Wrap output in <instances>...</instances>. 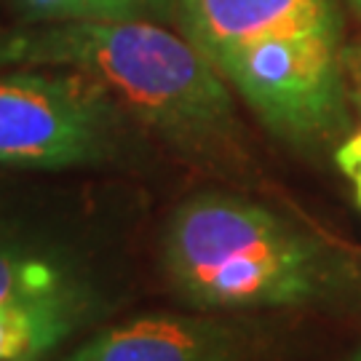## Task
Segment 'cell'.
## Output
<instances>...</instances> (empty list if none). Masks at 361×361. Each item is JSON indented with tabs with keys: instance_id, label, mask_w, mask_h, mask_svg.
Returning a JSON list of instances; mask_svg holds the SVG:
<instances>
[{
	"instance_id": "1",
	"label": "cell",
	"mask_w": 361,
	"mask_h": 361,
	"mask_svg": "<svg viewBox=\"0 0 361 361\" xmlns=\"http://www.w3.org/2000/svg\"><path fill=\"white\" fill-rule=\"evenodd\" d=\"M67 67L94 78L129 118L188 158L241 155L235 94L180 30L150 19L0 27V70Z\"/></svg>"
},
{
	"instance_id": "2",
	"label": "cell",
	"mask_w": 361,
	"mask_h": 361,
	"mask_svg": "<svg viewBox=\"0 0 361 361\" xmlns=\"http://www.w3.org/2000/svg\"><path fill=\"white\" fill-rule=\"evenodd\" d=\"M161 259L169 286L198 310L292 308L322 295L319 241L246 195L201 190L171 212Z\"/></svg>"
},
{
	"instance_id": "3",
	"label": "cell",
	"mask_w": 361,
	"mask_h": 361,
	"mask_svg": "<svg viewBox=\"0 0 361 361\" xmlns=\"http://www.w3.org/2000/svg\"><path fill=\"white\" fill-rule=\"evenodd\" d=\"M142 131L94 78L67 67L0 70V166L67 171L116 164Z\"/></svg>"
},
{
	"instance_id": "4",
	"label": "cell",
	"mask_w": 361,
	"mask_h": 361,
	"mask_svg": "<svg viewBox=\"0 0 361 361\" xmlns=\"http://www.w3.org/2000/svg\"><path fill=\"white\" fill-rule=\"evenodd\" d=\"M343 38L289 35L238 46L212 65L262 126L289 142H319L348 126Z\"/></svg>"
},
{
	"instance_id": "5",
	"label": "cell",
	"mask_w": 361,
	"mask_h": 361,
	"mask_svg": "<svg viewBox=\"0 0 361 361\" xmlns=\"http://www.w3.org/2000/svg\"><path fill=\"white\" fill-rule=\"evenodd\" d=\"M174 22L209 62L268 38H343L337 0H177Z\"/></svg>"
},
{
	"instance_id": "6",
	"label": "cell",
	"mask_w": 361,
	"mask_h": 361,
	"mask_svg": "<svg viewBox=\"0 0 361 361\" xmlns=\"http://www.w3.org/2000/svg\"><path fill=\"white\" fill-rule=\"evenodd\" d=\"M244 335L225 322L145 313L104 326L56 361H238Z\"/></svg>"
},
{
	"instance_id": "7",
	"label": "cell",
	"mask_w": 361,
	"mask_h": 361,
	"mask_svg": "<svg viewBox=\"0 0 361 361\" xmlns=\"http://www.w3.org/2000/svg\"><path fill=\"white\" fill-rule=\"evenodd\" d=\"M0 305H67L97 313L99 297L73 249L46 233L0 222Z\"/></svg>"
},
{
	"instance_id": "8",
	"label": "cell",
	"mask_w": 361,
	"mask_h": 361,
	"mask_svg": "<svg viewBox=\"0 0 361 361\" xmlns=\"http://www.w3.org/2000/svg\"><path fill=\"white\" fill-rule=\"evenodd\" d=\"M91 316L67 305H0V361H40Z\"/></svg>"
},
{
	"instance_id": "9",
	"label": "cell",
	"mask_w": 361,
	"mask_h": 361,
	"mask_svg": "<svg viewBox=\"0 0 361 361\" xmlns=\"http://www.w3.org/2000/svg\"><path fill=\"white\" fill-rule=\"evenodd\" d=\"M22 25H65L116 19L104 0H6Z\"/></svg>"
},
{
	"instance_id": "10",
	"label": "cell",
	"mask_w": 361,
	"mask_h": 361,
	"mask_svg": "<svg viewBox=\"0 0 361 361\" xmlns=\"http://www.w3.org/2000/svg\"><path fill=\"white\" fill-rule=\"evenodd\" d=\"M343 62H345V75L356 83L359 99H361V49L343 51ZM335 158H337V166L343 169L348 177H353L356 171H361V131H356L353 137H348L345 142L340 145V150H337Z\"/></svg>"
},
{
	"instance_id": "11",
	"label": "cell",
	"mask_w": 361,
	"mask_h": 361,
	"mask_svg": "<svg viewBox=\"0 0 361 361\" xmlns=\"http://www.w3.org/2000/svg\"><path fill=\"white\" fill-rule=\"evenodd\" d=\"M116 19H150V22H174L177 0H104Z\"/></svg>"
},
{
	"instance_id": "12",
	"label": "cell",
	"mask_w": 361,
	"mask_h": 361,
	"mask_svg": "<svg viewBox=\"0 0 361 361\" xmlns=\"http://www.w3.org/2000/svg\"><path fill=\"white\" fill-rule=\"evenodd\" d=\"M350 180H353V185H356V201L361 204V171H356Z\"/></svg>"
},
{
	"instance_id": "13",
	"label": "cell",
	"mask_w": 361,
	"mask_h": 361,
	"mask_svg": "<svg viewBox=\"0 0 361 361\" xmlns=\"http://www.w3.org/2000/svg\"><path fill=\"white\" fill-rule=\"evenodd\" d=\"M350 6H353V8L361 13V0H350Z\"/></svg>"
},
{
	"instance_id": "14",
	"label": "cell",
	"mask_w": 361,
	"mask_h": 361,
	"mask_svg": "<svg viewBox=\"0 0 361 361\" xmlns=\"http://www.w3.org/2000/svg\"><path fill=\"white\" fill-rule=\"evenodd\" d=\"M345 361H361V350H356V353H353L350 359H345Z\"/></svg>"
}]
</instances>
